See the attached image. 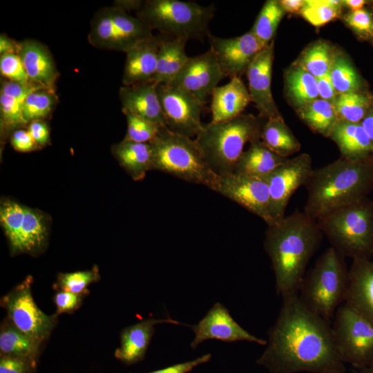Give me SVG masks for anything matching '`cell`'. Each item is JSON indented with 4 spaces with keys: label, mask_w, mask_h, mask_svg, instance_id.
Here are the masks:
<instances>
[{
    "label": "cell",
    "mask_w": 373,
    "mask_h": 373,
    "mask_svg": "<svg viewBox=\"0 0 373 373\" xmlns=\"http://www.w3.org/2000/svg\"><path fill=\"white\" fill-rule=\"evenodd\" d=\"M266 348L256 363L271 373H322L344 368L328 321L310 310L298 293L283 298Z\"/></svg>",
    "instance_id": "6da1fadb"
},
{
    "label": "cell",
    "mask_w": 373,
    "mask_h": 373,
    "mask_svg": "<svg viewBox=\"0 0 373 373\" xmlns=\"http://www.w3.org/2000/svg\"><path fill=\"white\" fill-rule=\"evenodd\" d=\"M323 236L317 221L299 210L267 224L264 249L271 260L277 294L285 298L298 293Z\"/></svg>",
    "instance_id": "7a4b0ae2"
},
{
    "label": "cell",
    "mask_w": 373,
    "mask_h": 373,
    "mask_svg": "<svg viewBox=\"0 0 373 373\" xmlns=\"http://www.w3.org/2000/svg\"><path fill=\"white\" fill-rule=\"evenodd\" d=\"M305 186L307 198L303 211L316 220L367 197L373 189V157L351 160L341 157L314 169Z\"/></svg>",
    "instance_id": "3957f363"
},
{
    "label": "cell",
    "mask_w": 373,
    "mask_h": 373,
    "mask_svg": "<svg viewBox=\"0 0 373 373\" xmlns=\"http://www.w3.org/2000/svg\"><path fill=\"white\" fill-rule=\"evenodd\" d=\"M264 124L252 115L204 125L195 141L210 169L218 176L234 172L247 142L260 140Z\"/></svg>",
    "instance_id": "277c9868"
},
{
    "label": "cell",
    "mask_w": 373,
    "mask_h": 373,
    "mask_svg": "<svg viewBox=\"0 0 373 373\" xmlns=\"http://www.w3.org/2000/svg\"><path fill=\"white\" fill-rule=\"evenodd\" d=\"M329 242L344 258L370 259L373 253V200L367 197L316 220Z\"/></svg>",
    "instance_id": "5b68a950"
},
{
    "label": "cell",
    "mask_w": 373,
    "mask_h": 373,
    "mask_svg": "<svg viewBox=\"0 0 373 373\" xmlns=\"http://www.w3.org/2000/svg\"><path fill=\"white\" fill-rule=\"evenodd\" d=\"M215 11L213 4L204 6L193 1L147 0L142 2L136 17L162 35L203 42L211 34L209 26Z\"/></svg>",
    "instance_id": "8992f818"
},
{
    "label": "cell",
    "mask_w": 373,
    "mask_h": 373,
    "mask_svg": "<svg viewBox=\"0 0 373 373\" xmlns=\"http://www.w3.org/2000/svg\"><path fill=\"white\" fill-rule=\"evenodd\" d=\"M151 144L153 170L204 185L214 191L218 175L206 162L195 140L173 133L162 126Z\"/></svg>",
    "instance_id": "52a82bcc"
},
{
    "label": "cell",
    "mask_w": 373,
    "mask_h": 373,
    "mask_svg": "<svg viewBox=\"0 0 373 373\" xmlns=\"http://www.w3.org/2000/svg\"><path fill=\"white\" fill-rule=\"evenodd\" d=\"M347 278L344 257L330 247L304 277L298 295L310 310L329 321L345 299Z\"/></svg>",
    "instance_id": "ba28073f"
},
{
    "label": "cell",
    "mask_w": 373,
    "mask_h": 373,
    "mask_svg": "<svg viewBox=\"0 0 373 373\" xmlns=\"http://www.w3.org/2000/svg\"><path fill=\"white\" fill-rule=\"evenodd\" d=\"M141 19L117 6L104 7L93 16L88 41L93 47L126 52L153 36Z\"/></svg>",
    "instance_id": "9c48e42d"
},
{
    "label": "cell",
    "mask_w": 373,
    "mask_h": 373,
    "mask_svg": "<svg viewBox=\"0 0 373 373\" xmlns=\"http://www.w3.org/2000/svg\"><path fill=\"white\" fill-rule=\"evenodd\" d=\"M341 361L361 369L373 365V325L344 304L336 312L332 327Z\"/></svg>",
    "instance_id": "30bf717a"
},
{
    "label": "cell",
    "mask_w": 373,
    "mask_h": 373,
    "mask_svg": "<svg viewBox=\"0 0 373 373\" xmlns=\"http://www.w3.org/2000/svg\"><path fill=\"white\" fill-rule=\"evenodd\" d=\"M32 276H27L1 298L7 317L21 332L43 344L57 323V316L42 312L34 300Z\"/></svg>",
    "instance_id": "8fae6325"
},
{
    "label": "cell",
    "mask_w": 373,
    "mask_h": 373,
    "mask_svg": "<svg viewBox=\"0 0 373 373\" xmlns=\"http://www.w3.org/2000/svg\"><path fill=\"white\" fill-rule=\"evenodd\" d=\"M157 92L165 126L186 137H196L202 130L203 105L185 91L171 85L157 84Z\"/></svg>",
    "instance_id": "7c38bea8"
},
{
    "label": "cell",
    "mask_w": 373,
    "mask_h": 373,
    "mask_svg": "<svg viewBox=\"0 0 373 373\" xmlns=\"http://www.w3.org/2000/svg\"><path fill=\"white\" fill-rule=\"evenodd\" d=\"M313 169L309 155L302 153L294 158H287L265 176L269 189L273 222L285 217L289 199L298 189L306 185Z\"/></svg>",
    "instance_id": "4fadbf2b"
},
{
    "label": "cell",
    "mask_w": 373,
    "mask_h": 373,
    "mask_svg": "<svg viewBox=\"0 0 373 373\" xmlns=\"http://www.w3.org/2000/svg\"><path fill=\"white\" fill-rule=\"evenodd\" d=\"M260 217L267 224L273 222L270 214V193L265 177L235 173L218 176L214 190Z\"/></svg>",
    "instance_id": "5bb4252c"
},
{
    "label": "cell",
    "mask_w": 373,
    "mask_h": 373,
    "mask_svg": "<svg viewBox=\"0 0 373 373\" xmlns=\"http://www.w3.org/2000/svg\"><path fill=\"white\" fill-rule=\"evenodd\" d=\"M226 77L214 53L209 49L202 54L189 57L170 85L189 93L204 106L207 97Z\"/></svg>",
    "instance_id": "9a60e30c"
},
{
    "label": "cell",
    "mask_w": 373,
    "mask_h": 373,
    "mask_svg": "<svg viewBox=\"0 0 373 373\" xmlns=\"http://www.w3.org/2000/svg\"><path fill=\"white\" fill-rule=\"evenodd\" d=\"M208 41L218 63L227 77H240L254 57L267 46L251 31L242 35L222 38L210 34Z\"/></svg>",
    "instance_id": "2e32d148"
},
{
    "label": "cell",
    "mask_w": 373,
    "mask_h": 373,
    "mask_svg": "<svg viewBox=\"0 0 373 373\" xmlns=\"http://www.w3.org/2000/svg\"><path fill=\"white\" fill-rule=\"evenodd\" d=\"M190 327L195 334L194 339L191 343L193 349L209 339L226 343L245 341L261 345H266L267 343L266 340L258 338L243 329L220 303H216L198 324Z\"/></svg>",
    "instance_id": "e0dca14e"
},
{
    "label": "cell",
    "mask_w": 373,
    "mask_h": 373,
    "mask_svg": "<svg viewBox=\"0 0 373 373\" xmlns=\"http://www.w3.org/2000/svg\"><path fill=\"white\" fill-rule=\"evenodd\" d=\"M274 46L272 41L254 57L246 70L251 101L259 117L266 120L282 117L271 90Z\"/></svg>",
    "instance_id": "ac0fdd59"
},
{
    "label": "cell",
    "mask_w": 373,
    "mask_h": 373,
    "mask_svg": "<svg viewBox=\"0 0 373 373\" xmlns=\"http://www.w3.org/2000/svg\"><path fill=\"white\" fill-rule=\"evenodd\" d=\"M345 304L373 325V260L354 259L348 270Z\"/></svg>",
    "instance_id": "d6986e66"
},
{
    "label": "cell",
    "mask_w": 373,
    "mask_h": 373,
    "mask_svg": "<svg viewBox=\"0 0 373 373\" xmlns=\"http://www.w3.org/2000/svg\"><path fill=\"white\" fill-rule=\"evenodd\" d=\"M17 54L33 85L55 90L59 71L46 46L35 39H26L19 42Z\"/></svg>",
    "instance_id": "ffe728a7"
},
{
    "label": "cell",
    "mask_w": 373,
    "mask_h": 373,
    "mask_svg": "<svg viewBox=\"0 0 373 373\" xmlns=\"http://www.w3.org/2000/svg\"><path fill=\"white\" fill-rule=\"evenodd\" d=\"M182 324L168 316L165 319L149 318L125 327L120 334V345L115 352V357L125 365H131L142 361L146 355L155 326L159 323Z\"/></svg>",
    "instance_id": "44dd1931"
},
{
    "label": "cell",
    "mask_w": 373,
    "mask_h": 373,
    "mask_svg": "<svg viewBox=\"0 0 373 373\" xmlns=\"http://www.w3.org/2000/svg\"><path fill=\"white\" fill-rule=\"evenodd\" d=\"M157 86L155 82H150L130 86H121L119 90V99L122 113H131L165 126Z\"/></svg>",
    "instance_id": "7402d4cb"
},
{
    "label": "cell",
    "mask_w": 373,
    "mask_h": 373,
    "mask_svg": "<svg viewBox=\"0 0 373 373\" xmlns=\"http://www.w3.org/2000/svg\"><path fill=\"white\" fill-rule=\"evenodd\" d=\"M42 88L35 85H22L2 80L0 89V135L4 143L10 135L27 124L23 117V106L27 96L34 90Z\"/></svg>",
    "instance_id": "603a6c76"
},
{
    "label": "cell",
    "mask_w": 373,
    "mask_h": 373,
    "mask_svg": "<svg viewBox=\"0 0 373 373\" xmlns=\"http://www.w3.org/2000/svg\"><path fill=\"white\" fill-rule=\"evenodd\" d=\"M159 45V37L153 35L126 52L122 79L123 86L153 82L157 70Z\"/></svg>",
    "instance_id": "cb8c5ba5"
},
{
    "label": "cell",
    "mask_w": 373,
    "mask_h": 373,
    "mask_svg": "<svg viewBox=\"0 0 373 373\" xmlns=\"http://www.w3.org/2000/svg\"><path fill=\"white\" fill-rule=\"evenodd\" d=\"M51 218L46 213L25 205L24 216L18 240L12 256L26 254L37 256L47 248Z\"/></svg>",
    "instance_id": "d4e9b609"
},
{
    "label": "cell",
    "mask_w": 373,
    "mask_h": 373,
    "mask_svg": "<svg viewBox=\"0 0 373 373\" xmlns=\"http://www.w3.org/2000/svg\"><path fill=\"white\" fill-rule=\"evenodd\" d=\"M211 95V122L215 123L239 116L251 102L249 90L238 76L231 77V80L224 86H218Z\"/></svg>",
    "instance_id": "484cf974"
},
{
    "label": "cell",
    "mask_w": 373,
    "mask_h": 373,
    "mask_svg": "<svg viewBox=\"0 0 373 373\" xmlns=\"http://www.w3.org/2000/svg\"><path fill=\"white\" fill-rule=\"evenodd\" d=\"M329 137L338 146L342 157L351 160L373 157V143L361 123L338 121Z\"/></svg>",
    "instance_id": "4316f807"
},
{
    "label": "cell",
    "mask_w": 373,
    "mask_h": 373,
    "mask_svg": "<svg viewBox=\"0 0 373 373\" xmlns=\"http://www.w3.org/2000/svg\"><path fill=\"white\" fill-rule=\"evenodd\" d=\"M111 153L119 165L135 181L144 178L153 170V147L151 143L122 140L111 147Z\"/></svg>",
    "instance_id": "83f0119b"
},
{
    "label": "cell",
    "mask_w": 373,
    "mask_h": 373,
    "mask_svg": "<svg viewBox=\"0 0 373 373\" xmlns=\"http://www.w3.org/2000/svg\"><path fill=\"white\" fill-rule=\"evenodd\" d=\"M159 38L157 70L153 82L170 85L190 57L185 51L187 41L164 35Z\"/></svg>",
    "instance_id": "f1b7e54d"
},
{
    "label": "cell",
    "mask_w": 373,
    "mask_h": 373,
    "mask_svg": "<svg viewBox=\"0 0 373 373\" xmlns=\"http://www.w3.org/2000/svg\"><path fill=\"white\" fill-rule=\"evenodd\" d=\"M287 159L273 152L260 139L251 142L249 149L243 152L233 173L248 176L265 177Z\"/></svg>",
    "instance_id": "f546056e"
},
{
    "label": "cell",
    "mask_w": 373,
    "mask_h": 373,
    "mask_svg": "<svg viewBox=\"0 0 373 373\" xmlns=\"http://www.w3.org/2000/svg\"><path fill=\"white\" fill-rule=\"evenodd\" d=\"M42 344L19 330L6 316L0 327V356H14L38 362Z\"/></svg>",
    "instance_id": "4dcf8cb0"
},
{
    "label": "cell",
    "mask_w": 373,
    "mask_h": 373,
    "mask_svg": "<svg viewBox=\"0 0 373 373\" xmlns=\"http://www.w3.org/2000/svg\"><path fill=\"white\" fill-rule=\"evenodd\" d=\"M260 139L273 152L285 158L300 149L299 141L282 117L267 119L262 128Z\"/></svg>",
    "instance_id": "1f68e13d"
},
{
    "label": "cell",
    "mask_w": 373,
    "mask_h": 373,
    "mask_svg": "<svg viewBox=\"0 0 373 373\" xmlns=\"http://www.w3.org/2000/svg\"><path fill=\"white\" fill-rule=\"evenodd\" d=\"M332 104L338 122L361 123L373 106V95L367 90L339 94Z\"/></svg>",
    "instance_id": "d6a6232c"
},
{
    "label": "cell",
    "mask_w": 373,
    "mask_h": 373,
    "mask_svg": "<svg viewBox=\"0 0 373 373\" xmlns=\"http://www.w3.org/2000/svg\"><path fill=\"white\" fill-rule=\"evenodd\" d=\"M298 113L313 131L325 137H329L338 122L333 104L320 98L299 108Z\"/></svg>",
    "instance_id": "836d02e7"
},
{
    "label": "cell",
    "mask_w": 373,
    "mask_h": 373,
    "mask_svg": "<svg viewBox=\"0 0 373 373\" xmlns=\"http://www.w3.org/2000/svg\"><path fill=\"white\" fill-rule=\"evenodd\" d=\"M285 82L288 96L300 108L318 99L316 78L299 66L289 70Z\"/></svg>",
    "instance_id": "e575fe53"
},
{
    "label": "cell",
    "mask_w": 373,
    "mask_h": 373,
    "mask_svg": "<svg viewBox=\"0 0 373 373\" xmlns=\"http://www.w3.org/2000/svg\"><path fill=\"white\" fill-rule=\"evenodd\" d=\"M329 74L337 95L367 90L352 64L344 56L333 55Z\"/></svg>",
    "instance_id": "d590c367"
},
{
    "label": "cell",
    "mask_w": 373,
    "mask_h": 373,
    "mask_svg": "<svg viewBox=\"0 0 373 373\" xmlns=\"http://www.w3.org/2000/svg\"><path fill=\"white\" fill-rule=\"evenodd\" d=\"M57 100L54 89L38 88L32 91L25 99L23 106V117L27 126L31 122L48 118Z\"/></svg>",
    "instance_id": "8d00e7d4"
},
{
    "label": "cell",
    "mask_w": 373,
    "mask_h": 373,
    "mask_svg": "<svg viewBox=\"0 0 373 373\" xmlns=\"http://www.w3.org/2000/svg\"><path fill=\"white\" fill-rule=\"evenodd\" d=\"M285 12L279 1H267L250 31L262 43L269 45L272 41Z\"/></svg>",
    "instance_id": "74e56055"
},
{
    "label": "cell",
    "mask_w": 373,
    "mask_h": 373,
    "mask_svg": "<svg viewBox=\"0 0 373 373\" xmlns=\"http://www.w3.org/2000/svg\"><path fill=\"white\" fill-rule=\"evenodd\" d=\"M25 205L11 198L3 197L0 203V222L8 240L10 253L17 242L24 216Z\"/></svg>",
    "instance_id": "f35d334b"
},
{
    "label": "cell",
    "mask_w": 373,
    "mask_h": 373,
    "mask_svg": "<svg viewBox=\"0 0 373 373\" xmlns=\"http://www.w3.org/2000/svg\"><path fill=\"white\" fill-rule=\"evenodd\" d=\"M332 59L330 46L319 41L306 48L295 65L317 78L329 72Z\"/></svg>",
    "instance_id": "ab89813d"
},
{
    "label": "cell",
    "mask_w": 373,
    "mask_h": 373,
    "mask_svg": "<svg viewBox=\"0 0 373 373\" xmlns=\"http://www.w3.org/2000/svg\"><path fill=\"white\" fill-rule=\"evenodd\" d=\"M100 279L99 268L94 265L92 269L74 272L59 273L53 289L66 291L77 294L88 295V287Z\"/></svg>",
    "instance_id": "60d3db41"
},
{
    "label": "cell",
    "mask_w": 373,
    "mask_h": 373,
    "mask_svg": "<svg viewBox=\"0 0 373 373\" xmlns=\"http://www.w3.org/2000/svg\"><path fill=\"white\" fill-rule=\"evenodd\" d=\"M342 5L338 0H306L300 12L309 23L321 26L337 17Z\"/></svg>",
    "instance_id": "b9f144b4"
},
{
    "label": "cell",
    "mask_w": 373,
    "mask_h": 373,
    "mask_svg": "<svg viewBox=\"0 0 373 373\" xmlns=\"http://www.w3.org/2000/svg\"><path fill=\"white\" fill-rule=\"evenodd\" d=\"M127 131L123 140L140 143H151L157 136L161 126L131 113H124Z\"/></svg>",
    "instance_id": "7bdbcfd3"
},
{
    "label": "cell",
    "mask_w": 373,
    "mask_h": 373,
    "mask_svg": "<svg viewBox=\"0 0 373 373\" xmlns=\"http://www.w3.org/2000/svg\"><path fill=\"white\" fill-rule=\"evenodd\" d=\"M0 73L8 81L22 85L32 84L18 54L10 53L0 56Z\"/></svg>",
    "instance_id": "ee69618b"
},
{
    "label": "cell",
    "mask_w": 373,
    "mask_h": 373,
    "mask_svg": "<svg viewBox=\"0 0 373 373\" xmlns=\"http://www.w3.org/2000/svg\"><path fill=\"white\" fill-rule=\"evenodd\" d=\"M346 24L358 37L370 41L373 33V13L364 8L350 11L344 17Z\"/></svg>",
    "instance_id": "f6af8a7d"
},
{
    "label": "cell",
    "mask_w": 373,
    "mask_h": 373,
    "mask_svg": "<svg viewBox=\"0 0 373 373\" xmlns=\"http://www.w3.org/2000/svg\"><path fill=\"white\" fill-rule=\"evenodd\" d=\"M84 294H77L66 291H57L53 301L56 307L55 314L57 316L61 314L74 313L82 304Z\"/></svg>",
    "instance_id": "bcb514c9"
},
{
    "label": "cell",
    "mask_w": 373,
    "mask_h": 373,
    "mask_svg": "<svg viewBox=\"0 0 373 373\" xmlns=\"http://www.w3.org/2000/svg\"><path fill=\"white\" fill-rule=\"evenodd\" d=\"M37 363L24 358L0 356V373H34Z\"/></svg>",
    "instance_id": "7dc6e473"
},
{
    "label": "cell",
    "mask_w": 373,
    "mask_h": 373,
    "mask_svg": "<svg viewBox=\"0 0 373 373\" xmlns=\"http://www.w3.org/2000/svg\"><path fill=\"white\" fill-rule=\"evenodd\" d=\"M9 140L13 149L21 153H28L39 149L27 128H22L15 131Z\"/></svg>",
    "instance_id": "c3c4849f"
},
{
    "label": "cell",
    "mask_w": 373,
    "mask_h": 373,
    "mask_svg": "<svg viewBox=\"0 0 373 373\" xmlns=\"http://www.w3.org/2000/svg\"><path fill=\"white\" fill-rule=\"evenodd\" d=\"M27 129L33 137L39 149L50 144V129L44 120H36L30 122Z\"/></svg>",
    "instance_id": "681fc988"
},
{
    "label": "cell",
    "mask_w": 373,
    "mask_h": 373,
    "mask_svg": "<svg viewBox=\"0 0 373 373\" xmlns=\"http://www.w3.org/2000/svg\"><path fill=\"white\" fill-rule=\"evenodd\" d=\"M211 354H206L192 361L174 364L147 373H188L196 366L208 362L211 359Z\"/></svg>",
    "instance_id": "f907efd6"
},
{
    "label": "cell",
    "mask_w": 373,
    "mask_h": 373,
    "mask_svg": "<svg viewBox=\"0 0 373 373\" xmlns=\"http://www.w3.org/2000/svg\"><path fill=\"white\" fill-rule=\"evenodd\" d=\"M320 99L333 103L337 94L334 88L329 72L316 78Z\"/></svg>",
    "instance_id": "816d5d0a"
},
{
    "label": "cell",
    "mask_w": 373,
    "mask_h": 373,
    "mask_svg": "<svg viewBox=\"0 0 373 373\" xmlns=\"http://www.w3.org/2000/svg\"><path fill=\"white\" fill-rule=\"evenodd\" d=\"M19 42L15 41L5 33L0 35V56L6 54H17Z\"/></svg>",
    "instance_id": "f5cc1de1"
},
{
    "label": "cell",
    "mask_w": 373,
    "mask_h": 373,
    "mask_svg": "<svg viewBox=\"0 0 373 373\" xmlns=\"http://www.w3.org/2000/svg\"><path fill=\"white\" fill-rule=\"evenodd\" d=\"M304 1L303 0H282L279 1V3L285 12L294 13L300 12Z\"/></svg>",
    "instance_id": "db71d44e"
},
{
    "label": "cell",
    "mask_w": 373,
    "mask_h": 373,
    "mask_svg": "<svg viewBox=\"0 0 373 373\" xmlns=\"http://www.w3.org/2000/svg\"><path fill=\"white\" fill-rule=\"evenodd\" d=\"M361 124L373 143V106L361 122Z\"/></svg>",
    "instance_id": "11a10c76"
},
{
    "label": "cell",
    "mask_w": 373,
    "mask_h": 373,
    "mask_svg": "<svg viewBox=\"0 0 373 373\" xmlns=\"http://www.w3.org/2000/svg\"><path fill=\"white\" fill-rule=\"evenodd\" d=\"M370 4L369 1L365 0H345L343 1V5L350 10V11L364 8L365 6Z\"/></svg>",
    "instance_id": "9f6ffc18"
},
{
    "label": "cell",
    "mask_w": 373,
    "mask_h": 373,
    "mask_svg": "<svg viewBox=\"0 0 373 373\" xmlns=\"http://www.w3.org/2000/svg\"><path fill=\"white\" fill-rule=\"evenodd\" d=\"M358 373H373V365L359 369Z\"/></svg>",
    "instance_id": "6f0895ef"
},
{
    "label": "cell",
    "mask_w": 373,
    "mask_h": 373,
    "mask_svg": "<svg viewBox=\"0 0 373 373\" xmlns=\"http://www.w3.org/2000/svg\"><path fill=\"white\" fill-rule=\"evenodd\" d=\"M322 373H345V367L328 370Z\"/></svg>",
    "instance_id": "680465c9"
},
{
    "label": "cell",
    "mask_w": 373,
    "mask_h": 373,
    "mask_svg": "<svg viewBox=\"0 0 373 373\" xmlns=\"http://www.w3.org/2000/svg\"><path fill=\"white\" fill-rule=\"evenodd\" d=\"M370 4L372 5V8H373V3H370ZM370 41L373 44V33Z\"/></svg>",
    "instance_id": "91938a15"
},
{
    "label": "cell",
    "mask_w": 373,
    "mask_h": 373,
    "mask_svg": "<svg viewBox=\"0 0 373 373\" xmlns=\"http://www.w3.org/2000/svg\"><path fill=\"white\" fill-rule=\"evenodd\" d=\"M371 259L373 260V253H372V256Z\"/></svg>",
    "instance_id": "94428289"
}]
</instances>
